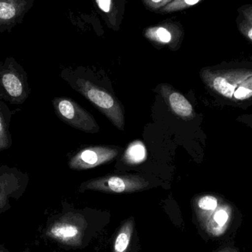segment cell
I'll return each mask as SVG.
<instances>
[{
  "label": "cell",
  "instance_id": "obj_1",
  "mask_svg": "<svg viewBox=\"0 0 252 252\" xmlns=\"http://www.w3.org/2000/svg\"><path fill=\"white\" fill-rule=\"evenodd\" d=\"M196 206L201 229L207 238L220 244L235 239L243 222L236 207L212 195L198 198Z\"/></svg>",
  "mask_w": 252,
  "mask_h": 252
},
{
  "label": "cell",
  "instance_id": "obj_2",
  "mask_svg": "<svg viewBox=\"0 0 252 252\" xmlns=\"http://www.w3.org/2000/svg\"><path fill=\"white\" fill-rule=\"evenodd\" d=\"M201 78L212 90L223 97L238 100L252 97V71L204 70Z\"/></svg>",
  "mask_w": 252,
  "mask_h": 252
},
{
  "label": "cell",
  "instance_id": "obj_3",
  "mask_svg": "<svg viewBox=\"0 0 252 252\" xmlns=\"http://www.w3.org/2000/svg\"><path fill=\"white\" fill-rule=\"evenodd\" d=\"M28 74L13 57L0 62V100L23 104L31 95Z\"/></svg>",
  "mask_w": 252,
  "mask_h": 252
},
{
  "label": "cell",
  "instance_id": "obj_4",
  "mask_svg": "<svg viewBox=\"0 0 252 252\" xmlns=\"http://www.w3.org/2000/svg\"><path fill=\"white\" fill-rule=\"evenodd\" d=\"M75 88L104 114L118 129L124 130L125 127L124 108L115 95L92 81L83 78L77 80Z\"/></svg>",
  "mask_w": 252,
  "mask_h": 252
},
{
  "label": "cell",
  "instance_id": "obj_5",
  "mask_svg": "<svg viewBox=\"0 0 252 252\" xmlns=\"http://www.w3.org/2000/svg\"><path fill=\"white\" fill-rule=\"evenodd\" d=\"M56 115L65 124L87 133L100 130L94 117L69 97H56L53 100Z\"/></svg>",
  "mask_w": 252,
  "mask_h": 252
},
{
  "label": "cell",
  "instance_id": "obj_6",
  "mask_svg": "<svg viewBox=\"0 0 252 252\" xmlns=\"http://www.w3.org/2000/svg\"><path fill=\"white\" fill-rule=\"evenodd\" d=\"M149 183L137 175H110L91 179L82 184L81 190L93 189L112 193L135 192L145 189Z\"/></svg>",
  "mask_w": 252,
  "mask_h": 252
},
{
  "label": "cell",
  "instance_id": "obj_7",
  "mask_svg": "<svg viewBox=\"0 0 252 252\" xmlns=\"http://www.w3.org/2000/svg\"><path fill=\"white\" fill-rule=\"evenodd\" d=\"M29 183V175L17 167L0 165V213L10 209V200L20 198Z\"/></svg>",
  "mask_w": 252,
  "mask_h": 252
},
{
  "label": "cell",
  "instance_id": "obj_8",
  "mask_svg": "<svg viewBox=\"0 0 252 252\" xmlns=\"http://www.w3.org/2000/svg\"><path fill=\"white\" fill-rule=\"evenodd\" d=\"M119 154V149L114 147L93 146L78 151L69 159V168L75 170H88L111 162Z\"/></svg>",
  "mask_w": 252,
  "mask_h": 252
},
{
  "label": "cell",
  "instance_id": "obj_9",
  "mask_svg": "<svg viewBox=\"0 0 252 252\" xmlns=\"http://www.w3.org/2000/svg\"><path fill=\"white\" fill-rule=\"evenodd\" d=\"M35 0H0V33L11 32L23 22Z\"/></svg>",
  "mask_w": 252,
  "mask_h": 252
},
{
  "label": "cell",
  "instance_id": "obj_10",
  "mask_svg": "<svg viewBox=\"0 0 252 252\" xmlns=\"http://www.w3.org/2000/svg\"><path fill=\"white\" fill-rule=\"evenodd\" d=\"M159 93L166 104L176 116L183 120H192L195 112L189 100L170 84H161Z\"/></svg>",
  "mask_w": 252,
  "mask_h": 252
},
{
  "label": "cell",
  "instance_id": "obj_11",
  "mask_svg": "<svg viewBox=\"0 0 252 252\" xmlns=\"http://www.w3.org/2000/svg\"><path fill=\"white\" fill-rule=\"evenodd\" d=\"M13 114L5 103L0 100V151L8 149L13 144L10 131Z\"/></svg>",
  "mask_w": 252,
  "mask_h": 252
},
{
  "label": "cell",
  "instance_id": "obj_12",
  "mask_svg": "<svg viewBox=\"0 0 252 252\" xmlns=\"http://www.w3.org/2000/svg\"><path fill=\"white\" fill-rule=\"evenodd\" d=\"M78 234V229L76 226L60 222L55 223L47 231L48 236L59 241H66L69 238L76 237Z\"/></svg>",
  "mask_w": 252,
  "mask_h": 252
},
{
  "label": "cell",
  "instance_id": "obj_13",
  "mask_svg": "<svg viewBox=\"0 0 252 252\" xmlns=\"http://www.w3.org/2000/svg\"><path fill=\"white\" fill-rule=\"evenodd\" d=\"M146 158L145 145L140 141H135L130 144L124 154V161L127 164L142 163Z\"/></svg>",
  "mask_w": 252,
  "mask_h": 252
},
{
  "label": "cell",
  "instance_id": "obj_14",
  "mask_svg": "<svg viewBox=\"0 0 252 252\" xmlns=\"http://www.w3.org/2000/svg\"><path fill=\"white\" fill-rule=\"evenodd\" d=\"M131 227L130 225H125L120 232L115 241V252H125L130 243Z\"/></svg>",
  "mask_w": 252,
  "mask_h": 252
},
{
  "label": "cell",
  "instance_id": "obj_15",
  "mask_svg": "<svg viewBox=\"0 0 252 252\" xmlns=\"http://www.w3.org/2000/svg\"><path fill=\"white\" fill-rule=\"evenodd\" d=\"M238 30L247 39L252 43V21L244 19L242 16H238L237 19Z\"/></svg>",
  "mask_w": 252,
  "mask_h": 252
},
{
  "label": "cell",
  "instance_id": "obj_16",
  "mask_svg": "<svg viewBox=\"0 0 252 252\" xmlns=\"http://www.w3.org/2000/svg\"><path fill=\"white\" fill-rule=\"evenodd\" d=\"M213 252H241V250L235 244V239L220 244Z\"/></svg>",
  "mask_w": 252,
  "mask_h": 252
},
{
  "label": "cell",
  "instance_id": "obj_17",
  "mask_svg": "<svg viewBox=\"0 0 252 252\" xmlns=\"http://www.w3.org/2000/svg\"><path fill=\"white\" fill-rule=\"evenodd\" d=\"M156 39L162 43L170 42L171 40V34L169 31L163 28H158L155 32Z\"/></svg>",
  "mask_w": 252,
  "mask_h": 252
},
{
  "label": "cell",
  "instance_id": "obj_18",
  "mask_svg": "<svg viewBox=\"0 0 252 252\" xmlns=\"http://www.w3.org/2000/svg\"><path fill=\"white\" fill-rule=\"evenodd\" d=\"M239 16L244 19L252 21V4H244L241 6L238 10Z\"/></svg>",
  "mask_w": 252,
  "mask_h": 252
},
{
  "label": "cell",
  "instance_id": "obj_19",
  "mask_svg": "<svg viewBox=\"0 0 252 252\" xmlns=\"http://www.w3.org/2000/svg\"><path fill=\"white\" fill-rule=\"evenodd\" d=\"M96 2L103 11L109 12L110 10L111 2H112L111 0H96Z\"/></svg>",
  "mask_w": 252,
  "mask_h": 252
},
{
  "label": "cell",
  "instance_id": "obj_20",
  "mask_svg": "<svg viewBox=\"0 0 252 252\" xmlns=\"http://www.w3.org/2000/svg\"><path fill=\"white\" fill-rule=\"evenodd\" d=\"M153 1H154V2H159V1H161V0H152Z\"/></svg>",
  "mask_w": 252,
  "mask_h": 252
},
{
  "label": "cell",
  "instance_id": "obj_21",
  "mask_svg": "<svg viewBox=\"0 0 252 252\" xmlns=\"http://www.w3.org/2000/svg\"><path fill=\"white\" fill-rule=\"evenodd\" d=\"M0 252H4V251H3V250H0Z\"/></svg>",
  "mask_w": 252,
  "mask_h": 252
},
{
  "label": "cell",
  "instance_id": "obj_22",
  "mask_svg": "<svg viewBox=\"0 0 252 252\" xmlns=\"http://www.w3.org/2000/svg\"></svg>",
  "mask_w": 252,
  "mask_h": 252
}]
</instances>
